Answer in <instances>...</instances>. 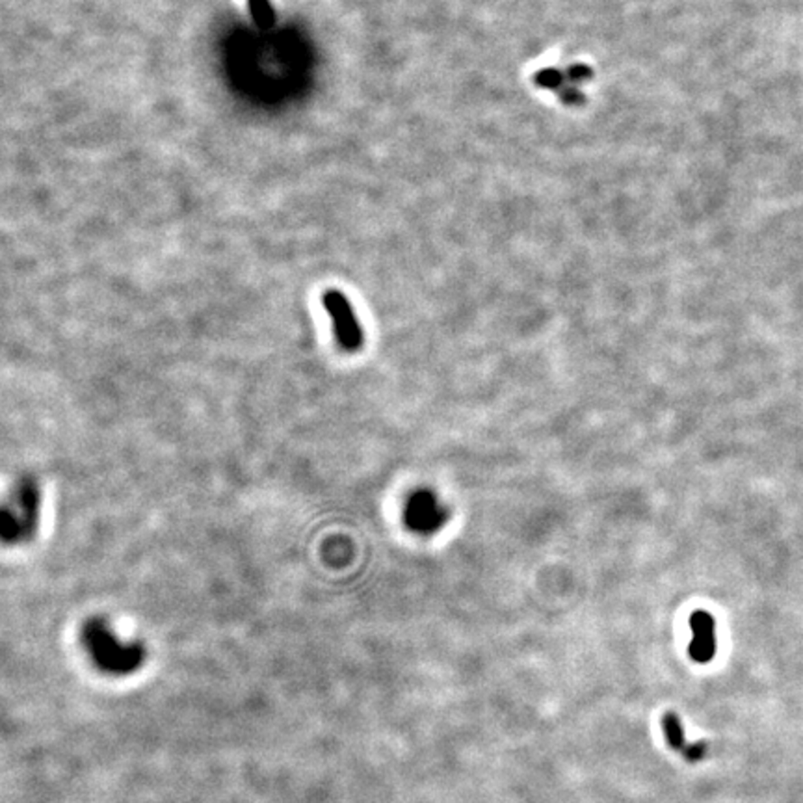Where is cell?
<instances>
[{"mask_svg":"<svg viewBox=\"0 0 803 803\" xmlns=\"http://www.w3.org/2000/svg\"><path fill=\"white\" fill-rule=\"evenodd\" d=\"M694 640L690 646V653L696 660L706 662L711 660L716 651V621L714 618L705 612V610H697L690 618Z\"/></svg>","mask_w":803,"mask_h":803,"instance_id":"obj_4","label":"cell"},{"mask_svg":"<svg viewBox=\"0 0 803 803\" xmlns=\"http://www.w3.org/2000/svg\"><path fill=\"white\" fill-rule=\"evenodd\" d=\"M446 518V509L430 491L415 493L406 509L407 525L419 532H435L444 525Z\"/></svg>","mask_w":803,"mask_h":803,"instance_id":"obj_3","label":"cell"},{"mask_svg":"<svg viewBox=\"0 0 803 803\" xmlns=\"http://www.w3.org/2000/svg\"><path fill=\"white\" fill-rule=\"evenodd\" d=\"M593 73L584 63H571L565 70L547 68L536 73L534 82L539 88L555 91L560 101L567 107H578L584 103L583 84L592 80Z\"/></svg>","mask_w":803,"mask_h":803,"instance_id":"obj_1","label":"cell"},{"mask_svg":"<svg viewBox=\"0 0 803 803\" xmlns=\"http://www.w3.org/2000/svg\"><path fill=\"white\" fill-rule=\"evenodd\" d=\"M322 305L326 309V313L331 316L333 322V330H335V337L341 344L342 350L346 351H358L363 348V328L359 318L356 316V311L350 305L348 298L341 293L331 288V291H326L322 294Z\"/></svg>","mask_w":803,"mask_h":803,"instance_id":"obj_2","label":"cell"},{"mask_svg":"<svg viewBox=\"0 0 803 803\" xmlns=\"http://www.w3.org/2000/svg\"><path fill=\"white\" fill-rule=\"evenodd\" d=\"M247 8H249V14H251L253 21L257 23V26H261V28L274 26L275 10H274L270 0H247Z\"/></svg>","mask_w":803,"mask_h":803,"instance_id":"obj_5","label":"cell"}]
</instances>
